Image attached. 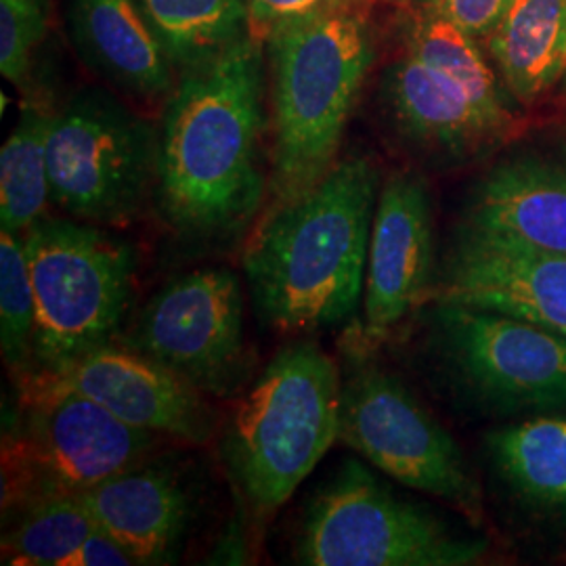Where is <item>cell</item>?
<instances>
[{
	"instance_id": "12",
	"label": "cell",
	"mask_w": 566,
	"mask_h": 566,
	"mask_svg": "<svg viewBox=\"0 0 566 566\" xmlns=\"http://www.w3.org/2000/svg\"><path fill=\"white\" fill-rule=\"evenodd\" d=\"M382 103L397 135L434 163H468L514 126L506 99L486 97L409 51L386 67Z\"/></svg>"
},
{
	"instance_id": "8",
	"label": "cell",
	"mask_w": 566,
	"mask_h": 566,
	"mask_svg": "<svg viewBox=\"0 0 566 566\" xmlns=\"http://www.w3.org/2000/svg\"><path fill=\"white\" fill-rule=\"evenodd\" d=\"M486 552L483 537L397 497L348 460L304 510L294 558L306 566H470Z\"/></svg>"
},
{
	"instance_id": "22",
	"label": "cell",
	"mask_w": 566,
	"mask_h": 566,
	"mask_svg": "<svg viewBox=\"0 0 566 566\" xmlns=\"http://www.w3.org/2000/svg\"><path fill=\"white\" fill-rule=\"evenodd\" d=\"M137 4L179 74L250 34L248 0H137Z\"/></svg>"
},
{
	"instance_id": "25",
	"label": "cell",
	"mask_w": 566,
	"mask_h": 566,
	"mask_svg": "<svg viewBox=\"0 0 566 566\" xmlns=\"http://www.w3.org/2000/svg\"><path fill=\"white\" fill-rule=\"evenodd\" d=\"M49 21L51 0H0V74L23 95L36 91L32 74Z\"/></svg>"
},
{
	"instance_id": "27",
	"label": "cell",
	"mask_w": 566,
	"mask_h": 566,
	"mask_svg": "<svg viewBox=\"0 0 566 566\" xmlns=\"http://www.w3.org/2000/svg\"><path fill=\"white\" fill-rule=\"evenodd\" d=\"M334 0H248V30L259 42L266 41L285 21L306 15Z\"/></svg>"
},
{
	"instance_id": "10",
	"label": "cell",
	"mask_w": 566,
	"mask_h": 566,
	"mask_svg": "<svg viewBox=\"0 0 566 566\" xmlns=\"http://www.w3.org/2000/svg\"><path fill=\"white\" fill-rule=\"evenodd\" d=\"M124 346L224 399L248 376L242 283L227 269H198L164 285L143 306Z\"/></svg>"
},
{
	"instance_id": "18",
	"label": "cell",
	"mask_w": 566,
	"mask_h": 566,
	"mask_svg": "<svg viewBox=\"0 0 566 566\" xmlns=\"http://www.w3.org/2000/svg\"><path fill=\"white\" fill-rule=\"evenodd\" d=\"M97 528L118 539L137 565L177 560L189 523V497L168 465H130L78 493Z\"/></svg>"
},
{
	"instance_id": "9",
	"label": "cell",
	"mask_w": 566,
	"mask_h": 566,
	"mask_svg": "<svg viewBox=\"0 0 566 566\" xmlns=\"http://www.w3.org/2000/svg\"><path fill=\"white\" fill-rule=\"evenodd\" d=\"M340 441L401 485L481 521L483 500L462 449L407 386L380 367L343 378Z\"/></svg>"
},
{
	"instance_id": "17",
	"label": "cell",
	"mask_w": 566,
	"mask_h": 566,
	"mask_svg": "<svg viewBox=\"0 0 566 566\" xmlns=\"http://www.w3.org/2000/svg\"><path fill=\"white\" fill-rule=\"evenodd\" d=\"M70 41L91 72L142 102H166L179 72L137 0H67Z\"/></svg>"
},
{
	"instance_id": "21",
	"label": "cell",
	"mask_w": 566,
	"mask_h": 566,
	"mask_svg": "<svg viewBox=\"0 0 566 566\" xmlns=\"http://www.w3.org/2000/svg\"><path fill=\"white\" fill-rule=\"evenodd\" d=\"M53 112L42 91L23 95L18 124L0 149V227L21 238L51 202L46 142Z\"/></svg>"
},
{
	"instance_id": "7",
	"label": "cell",
	"mask_w": 566,
	"mask_h": 566,
	"mask_svg": "<svg viewBox=\"0 0 566 566\" xmlns=\"http://www.w3.org/2000/svg\"><path fill=\"white\" fill-rule=\"evenodd\" d=\"M51 203L105 229L135 223L154 203L158 128L102 86H84L57 105L49 142Z\"/></svg>"
},
{
	"instance_id": "24",
	"label": "cell",
	"mask_w": 566,
	"mask_h": 566,
	"mask_svg": "<svg viewBox=\"0 0 566 566\" xmlns=\"http://www.w3.org/2000/svg\"><path fill=\"white\" fill-rule=\"evenodd\" d=\"M36 303L23 238L0 233V348L7 367L18 376L34 365Z\"/></svg>"
},
{
	"instance_id": "1",
	"label": "cell",
	"mask_w": 566,
	"mask_h": 566,
	"mask_svg": "<svg viewBox=\"0 0 566 566\" xmlns=\"http://www.w3.org/2000/svg\"><path fill=\"white\" fill-rule=\"evenodd\" d=\"M269 67L250 34L182 70L158 126L154 206L185 242L248 235L269 196Z\"/></svg>"
},
{
	"instance_id": "19",
	"label": "cell",
	"mask_w": 566,
	"mask_h": 566,
	"mask_svg": "<svg viewBox=\"0 0 566 566\" xmlns=\"http://www.w3.org/2000/svg\"><path fill=\"white\" fill-rule=\"evenodd\" d=\"M489 39L507 91L533 103L566 72V0H514Z\"/></svg>"
},
{
	"instance_id": "23",
	"label": "cell",
	"mask_w": 566,
	"mask_h": 566,
	"mask_svg": "<svg viewBox=\"0 0 566 566\" xmlns=\"http://www.w3.org/2000/svg\"><path fill=\"white\" fill-rule=\"evenodd\" d=\"M15 523L2 537L9 565L65 566L97 528L78 495H55L13 514Z\"/></svg>"
},
{
	"instance_id": "11",
	"label": "cell",
	"mask_w": 566,
	"mask_h": 566,
	"mask_svg": "<svg viewBox=\"0 0 566 566\" xmlns=\"http://www.w3.org/2000/svg\"><path fill=\"white\" fill-rule=\"evenodd\" d=\"M437 329L455 374L504 413H565L566 336L483 308L437 304Z\"/></svg>"
},
{
	"instance_id": "15",
	"label": "cell",
	"mask_w": 566,
	"mask_h": 566,
	"mask_svg": "<svg viewBox=\"0 0 566 566\" xmlns=\"http://www.w3.org/2000/svg\"><path fill=\"white\" fill-rule=\"evenodd\" d=\"M46 374L160 439L203 446L214 437L217 413L208 397L128 346L103 344Z\"/></svg>"
},
{
	"instance_id": "28",
	"label": "cell",
	"mask_w": 566,
	"mask_h": 566,
	"mask_svg": "<svg viewBox=\"0 0 566 566\" xmlns=\"http://www.w3.org/2000/svg\"><path fill=\"white\" fill-rule=\"evenodd\" d=\"M137 560L118 539L95 528L65 566H133Z\"/></svg>"
},
{
	"instance_id": "20",
	"label": "cell",
	"mask_w": 566,
	"mask_h": 566,
	"mask_svg": "<svg viewBox=\"0 0 566 566\" xmlns=\"http://www.w3.org/2000/svg\"><path fill=\"white\" fill-rule=\"evenodd\" d=\"M495 474L521 504L566 514V411L533 416L486 437Z\"/></svg>"
},
{
	"instance_id": "4",
	"label": "cell",
	"mask_w": 566,
	"mask_h": 566,
	"mask_svg": "<svg viewBox=\"0 0 566 566\" xmlns=\"http://www.w3.org/2000/svg\"><path fill=\"white\" fill-rule=\"evenodd\" d=\"M343 374L315 343L287 344L224 428V464L245 506L266 523L340 441Z\"/></svg>"
},
{
	"instance_id": "2",
	"label": "cell",
	"mask_w": 566,
	"mask_h": 566,
	"mask_svg": "<svg viewBox=\"0 0 566 566\" xmlns=\"http://www.w3.org/2000/svg\"><path fill=\"white\" fill-rule=\"evenodd\" d=\"M378 196L376 164L346 156L303 198L259 217L245 235L242 266L263 325L308 334L355 315Z\"/></svg>"
},
{
	"instance_id": "5",
	"label": "cell",
	"mask_w": 566,
	"mask_h": 566,
	"mask_svg": "<svg viewBox=\"0 0 566 566\" xmlns=\"http://www.w3.org/2000/svg\"><path fill=\"white\" fill-rule=\"evenodd\" d=\"M20 409L2 439V507L20 512L78 495L143 462L160 437L122 422L46 371L20 378Z\"/></svg>"
},
{
	"instance_id": "14",
	"label": "cell",
	"mask_w": 566,
	"mask_h": 566,
	"mask_svg": "<svg viewBox=\"0 0 566 566\" xmlns=\"http://www.w3.org/2000/svg\"><path fill=\"white\" fill-rule=\"evenodd\" d=\"M434 221L424 179L392 172L386 179L371 224L364 287V336L380 343L437 283Z\"/></svg>"
},
{
	"instance_id": "6",
	"label": "cell",
	"mask_w": 566,
	"mask_h": 566,
	"mask_svg": "<svg viewBox=\"0 0 566 566\" xmlns=\"http://www.w3.org/2000/svg\"><path fill=\"white\" fill-rule=\"evenodd\" d=\"M23 245L36 303L32 371H57L112 343L135 296V248L72 217H41Z\"/></svg>"
},
{
	"instance_id": "3",
	"label": "cell",
	"mask_w": 566,
	"mask_h": 566,
	"mask_svg": "<svg viewBox=\"0 0 566 566\" xmlns=\"http://www.w3.org/2000/svg\"><path fill=\"white\" fill-rule=\"evenodd\" d=\"M371 4L327 2L264 41L271 175L263 212L303 198L340 160L344 130L376 60Z\"/></svg>"
},
{
	"instance_id": "29",
	"label": "cell",
	"mask_w": 566,
	"mask_h": 566,
	"mask_svg": "<svg viewBox=\"0 0 566 566\" xmlns=\"http://www.w3.org/2000/svg\"><path fill=\"white\" fill-rule=\"evenodd\" d=\"M371 2H385V4L397 7V9H409L413 4V0H371Z\"/></svg>"
},
{
	"instance_id": "16",
	"label": "cell",
	"mask_w": 566,
	"mask_h": 566,
	"mask_svg": "<svg viewBox=\"0 0 566 566\" xmlns=\"http://www.w3.org/2000/svg\"><path fill=\"white\" fill-rule=\"evenodd\" d=\"M458 229L566 256V156L518 154L468 196Z\"/></svg>"
},
{
	"instance_id": "26",
	"label": "cell",
	"mask_w": 566,
	"mask_h": 566,
	"mask_svg": "<svg viewBox=\"0 0 566 566\" xmlns=\"http://www.w3.org/2000/svg\"><path fill=\"white\" fill-rule=\"evenodd\" d=\"M512 4L514 0H413L411 9L449 20L479 41L497 30Z\"/></svg>"
},
{
	"instance_id": "13",
	"label": "cell",
	"mask_w": 566,
	"mask_h": 566,
	"mask_svg": "<svg viewBox=\"0 0 566 566\" xmlns=\"http://www.w3.org/2000/svg\"><path fill=\"white\" fill-rule=\"evenodd\" d=\"M430 301L504 313L566 336V256L458 229Z\"/></svg>"
}]
</instances>
